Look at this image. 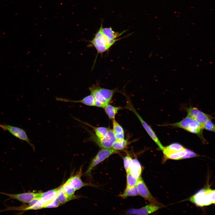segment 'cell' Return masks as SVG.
<instances>
[{
  "instance_id": "1",
  "label": "cell",
  "mask_w": 215,
  "mask_h": 215,
  "mask_svg": "<svg viewBox=\"0 0 215 215\" xmlns=\"http://www.w3.org/2000/svg\"><path fill=\"white\" fill-rule=\"evenodd\" d=\"M122 38H118L113 40H109L102 34L101 31V25L93 39L86 41L89 43L88 47H93L95 48L97 54H102L108 50L110 47L117 41Z\"/></svg>"
},
{
  "instance_id": "2",
  "label": "cell",
  "mask_w": 215,
  "mask_h": 215,
  "mask_svg": "<svg viewBox=\"0 0 215 215\" xmlns=\"http://www.w3.org/2000/svg\"><path fill=\"white\" fill-rule=\"evenodd\" d=\"M215 190L209 188L201 190L190 197L189 200L196 205L203 207L215 203Z\"/></svg>"
},
{
  "instance_id": "3",
  "label": "cell",
  "mask_w": 215,
  "mask_h": 215,
  "mask_svg": "<svg viewBox=\"0 0 215 215\" xmlns=\"http://www.w3.org/2000/svg\"><path fill=\"white\" fill-rule=\"evenodd\" d=\"M162 125L180 128L189 132L196 134L201 137H202V131L203 129L202 125L188 116L179 122Z\"/></svg>"
},
{
  "instance_id": "4",
  "label": "cell",
  "mask_w": 215,
  "mask_h": 215,
  "mask_svg": "<svg viewBox=\"0 0 215 215\" xmlns=\"http://www.w3.org/2000/svg\"><path fill=\"white\" fill-rule=\"evenodd\" d=\"M90 136L88 139L95 142L102 148H111L116 139L112 130L109 128L106 135L102 138L99 139L90 132Z\"/></svg>"
},
{
  "instance_id": "5",
  "label": "cell",
  "mask_w": 215,
  "mask_h": 215,
  "mask_svg": "<svg viewBox=\"0 0 215 215\" xmlns=\"http://www.w3.org/2000/svg\"><path fill=\"white\" fill-rule=\"evenodd\" d=\"M117 151L113 148H102L99 150L91 162L86 174L89 176L93 169L112 154L117 153Z\"/></svg>"
},
{
  "instance_id": "6",
  "label": "cell",
  "mask_w": 215,
  "mask_h": 215,
  "mask_svg": "<svg viewBox=\"0 0 215 215\" xmlns=\"http://www.w3.org/2000/svg\"><path fill=\"white\" fill-rule=\"evenodd\" d=\"M0 128L4 131H7L11 134L22 141L27 142L35 150V147L30 142L26 131L20 128L7 124L0 123Z\"/></svg>"
},
{
  "instance_id": "7",
  "label": "cell",
  "mask_w": 215,
  "mask_h": 215,
  "mask_svg": "<svg viewBox=\"0 0 215 215\" xmlns=\"http://www.w3.org/2000/svg\"><path fill=\"white\" fill-rule=\"evenodd\" d=\"M126 108L132 111L137 116L149 136L159 146V148L162 150L164 148V146L160 142L155 132L151 127L142 119L136 110L131 103L129 102L127 103Z\"/></svg>"
},
{
  "instance_id": "8",
  "label": "cell",
  "mask_w": 215,
  "mask_h": 215,
  "mask_svg": "<svg viewBox=\"0 0 215 215\" xmlns=\"http://www.w3.org/2000/svg\"><path fill=\"white\" fill-rule=\"evenodd\" d=\"M136 186L139 195L148 201L151 204L159 205H161L151 195L141 176L138 179Z\"/></svg>"
},
{
  "instance_id": "9",
  "label": "cell",
  "mask_w": 215,
  "mask_h": 215,
  "mask_svg": "<svg viewBox=\"0 0 215 215\" xmlns=\"http://www.w3.org/2000/svg\"><path fill=\"white\" fill-rule=\"evenodd\" d=\"M40 193L28 192L20 194H10L0 192V194L7 196L10 199L17 200L25 203H28L35 198L39 197Z\"/></svg>"
},
{
  "instance_id": "10",
  "label": "cell",
  "mask_w": 215,
  "mask_h": 215,
  "mask_svg": "<svg viewBox=\"0 0 215 215\" xmlns=\"http://www.w3.org/2000/svg\"><path fill=\"white\" fill-rule=\"evenodd\" d=\"M186 111L187 116L195 120L202 126L207 120H211L213 118L211 115L205 113L197 108L190 107L187 108Z\"/></svg>"
},
{
  "instance_id": "11",
  "label": "cell",
  "mask_w": 215,
  "mask_h": 215,
  "mask_svg": "<svg viewBox=\"0 0 215 215\" xmlns=\"http://www.w3.org/2000/svg\"><path fill=\"white\" fill-rule=\"evenodd\" d=\"M161 208V207L158 205L150 204L140 208L129 209L126 211V214L130 215H148L156 211Z\"/></svg>"
},
{
  "instance_id": "12",
  "label": "cell",
  "mask_w": 215,
  "mask_h": 215,
  "mask_svg": "<svg viewBox=\"0 0 215 215\" xmlns=\"http://www.w3.org/2000/svg\"><path fill=\"white\" fill-rule=\"evenodd\" d=\"M82 175V168H81L76 174L70 176L66 182L76 190H79L85 186L90 185V184L85 183L82 181L81 178Z\"/></svg>"
},
{
  "instance_id": "13",
  "label": "cell",
  "mask_w": 215,
  "mask_h": 215,
  "mask_svg": "<svg viewBox=\"0 0 215 215\" xmlns=\"http://www.w3.org/2000/svg\"><path fill=\"white\" fill-rule=\"evenodd\" d=\"M56 100L58 101L67 102L80 103L89 106H94L95 99L92 94H90L79 100H72L65 98L56 97Z\"/></svg>"
},
{
  "instance_id": "14",
  "label": "cell",
  "mask_w": 215,
  "mask_h": 215,
  "mask_svg": "<svg viewBox=\"0 0 215 215\" xmlns=\"http://www.w3.org/2000/svg\"><path fill=\"white\" fill-rule=\"evenodd\" d=\"M134 177L139 179L141 174L142 167L139 161L136 159H132L129 171Z\"/></svg>"
},
{
  "instance_id": "15",
  "label": "cell",
  "mask_w": 215,
  "mask_h": 215,
  "mask_svg": "<svg viewBox=\"0 0 215 215\" xmlns=\"http://www.w3.org/2000/svg\"><path fill=\"white\" fill-rule=\"evenodd\" d=\"M101 31L103 35L108 39L111 40L118 38L125 32L124 31L121 33L115 31L111 27H103L102 22L101 24Z\"/></svg>"
},
{
  "instance_id": "16",
  "label": "cell",
  "mask_w": 215,
  "mask_h": 215,
  "mask_svg": "<svg viewBox=\"0 0 215 215\" xmlns=\"http://www.w3.org/2000/svg\"><path fill=\"white\" fill-rule=\"evenodd\" d=\"M58 188H59L44 192L40 193L39 197L43 203L44 206L57 196Z\"/></svg>"
},
{
  "instance_id": "17",
  "label": "cell",
  "mask_w": 215,
  "mask_h": 215,
  "mask_svg": "<svg viewBox=\"0 0 215 215\" xmlns=\"http://www.w3.org/2000/svg\"><path fill=\"white\" fill-rule=\"evenodd\" d=\"M74 119L93 129L95 132V136L99 139L102 138L105 136L106 135L109 129V128L104 127H95L86 122L81 121L80 119L75 117H74Z\"/></svg>"
},
{
  "instance_id": "18",
  "label": "cell",
  "mask_w": 215,
  "mask_h": 215,
  "mask_svg": "<svg viewBox=\"0 0 215 215\" xmlns=\"http://www.w3.org/2000/svg\"><path fill=\"white\" fill-rule=\"evenodd\" d=\"M185 149L180 144L174 143L166 146L164 147L162 151L164 156H165L170 153L184 150Z\"/></svg>"
},
{
  "instance_id": "19",
  "label": "cell",
  "mask_w": 215,
  "mask_h": 215,
  "mask_svg": "<svg viewBox=\"0 0 215 215\" xmlns=\"http://www.w3.org/2000/svg\"><path fill=\"white\" fill-rule=\"evenodd\" d=\"M98 86L93 85L89 88V90L94 97L95 101L101 102L105 107L108 104L109 102L105 100L101 95L98 89Z\"/></svg>"
},
{
  "instance_id": "20",
  "label": "cell",
  "mask_w": 215,
  "mask_h": 215,
  "mask_svg": "<svg viewBox=\"0 0 215 215\" xmlns=\"http://www.w3.org/2000/svg\"><path fill=\"white\" fill-rule=\"evenodd\" d=\"M105 111L109 118L110 119H114L118 111L121 109L120 107H115L108 104L104 108Z\"/></svg>"
},
{
  "instance_id": "21",
  "label": "cell",
  "mask_w": 215,
  "mask_h": 215,
  "mask_svg": "<svg viewBox=\"0 0 215 215\" xmlns=\"http://www.w3.org/2000/svg\"><path fill=\"white\" fill-rule=\"evenodd\" d=\"M98 89L99 92L103 97L109 102L116 91L115 89L110 90L102 88L98 86Z\"/></svg>"
},
{
  "instance_id": "22",
  "label": "cell",
  "mask_w": 215,
  "mask_h": 215,
  "mask_svg": "<svg viewBox=\"0 0 215 215\" xmlns=\"http://www.w3.org/2000/svg\"><path fill=\"white\" fill-rule=\"evenodd\" d=\"M139 195L136 186L126 188L123 193L119 195V196L123 198L128 196H134Z\"/></svg>"
},
{
  "instance_id": "23",
  "label": "cell",
  "mask_w": 215,
  "mask_h": 215,
  "mask_svg": "<svg viewBox=\"0 0 215 215\" xmlns=\"http://www.w3.org/2000/svg\"><path fill=\"white\" fill-rule=\"evenodd\" d=\"M57 196L61 205L64 204L75 198L68 196L65 194L62 190L61 186L58 188Z\"/></svg>"
},
{
  "instance_id": "24",
  "label": "cell",
  "mask_w": 215,
  "mask_h": 215,
  "mask_svg": "<svg viewBox=\"0 0 215 215\" xmlns=\"http://www.w3.org/2000/svg\"><path fill=\"white\" fill-rule=\"evenodd\" d=\"M128 144V141L124 139H116L112 148L116 150H122L125 148Z\"/></svg>"
},
{
  "instance_id": "25",
  "label": "cell",
  "mask_w": 215,
  "mask_h": 215,
  "mask_svg": "<svg viewBox=\"0 0 215 215\" xmlns=\"http://www.w3.org/2000/svg\"><path fill=\"white\" fill-rule=\"evenodd\" d=\"M186 153V149L180 151L172 153L164 156L165 160L168 159H172L175 160H180L182 159V157Z\"/></svg>"
},
{
  "instance_id": "26",
  "label": "cell",
  "mask_w": 215,
  "mask_h": 215,
  "mask_svg": "<svg viewBox=\"0 0 215 215\" xmlns=\"http://www.w3.org/2000/svg\"><path fill=\"white\" fill-rule=\"evenodd\" d=\"M61 187L64 192L67 196L75 197L74 194L76 190L68 183L66 182Z\"/></svg>"
},
{
  "instance_id": "27",
  "label": "cell",
  "mask_w": 215,
  "mask_h": 215,
  "mask_svg": "<svg viewBox=\"0 0 215 215\" xmlns=\"http://www.w3.org/2000/svg\"><path fill=\"white\" fill-rule=\"evenodd\" d=\"M138 179L133 176L128 171L127 172L126 180L127 184L126 187H130L136 186Z\"/></svg>"
},
{
  "instance_id": "28",
  "label": "cell",
  "mask_w": 215,
  "mask_h": 215,
  "mask_svg": "<svg viewBox=\"0 0 215 215\" xmlns=\"http://www.w3.org/2000/svg\"><path fill=\"white\" fill-rule=\"evenodd\" d=\"M113 129L114 134L124 133L122 127L116 121L115 119L113 121Z\"/></svg>"
},
{
  "instance_id": "29",
  "label": "cell",
  "mask_w": 215,
  "mask_h": 215,
  "mask_svg": "<svg viewBox=\"0 0 215 215\" xmlns=\"http://www.w3.org/2000/svg\"><path fill=\"white\" fill-rule=\"evenodd\" d=\"M60 204L57 196H56L51 201L47 204L44 208H56L59 207Z\"/></svg>"
},
{
  "instance_id": "30",
  "label": "cell",
  "mask_w": 215,
  "mask_h": 215,
  "mask_svg": "<svg viewBox=\"0 0 215 215\" xmlns=\"http://www.w3.org/2000/svg\"><path fill=\"white\" fill-rule=\"evenodd\" d=\"M202 127L203 129L214 132L215 131V125L211 120L207 121L202 125Z\"/></svg>"
},
{
  "instance_id": "31",
  "label": "cell",
  "mask_w": 215,
  "mask_h": 215,
  "mask_svg": "<svg viewBox=\"0 0 215 215\" xmlns=\"http://www.w3.org/2000/svg\"><path fill=\"white\" fill-rule=\"evenodd\" d=\"M132 159L131 157L129 155H126L123 158L124 167L126 172L129 170Z\"/></svg>"
},
{
  "instance_id": "32",
  "label": "cell",
  "mask_w": 215,
  "mask_h": 215,
  "mask_svg": "<svg viewBox=\"0 0 215 215\" xmlns=\"http://www.w3.org/2000/svg\"><path fill=\"white\" fill-rule=\"evenodd\" d=\"M186 153L182 159H188L198 156L196 153L190 150L186 149Z\"/></svg>"
},
{
  "instance_id": "33",
  "label": "cell",
  "mask_w": 215,
  "mask_h": 215,
  "mask_svg": "<svg viewBox=\"0 0 215 215\" xmlns=\"http://www.w3.org/2000/svg\"><path fill=\"white\" fill-rule=\"evenodd\" d=\"M114 135L116 139H123L124 138V133H122Z\"/></svg>"
}]
</instances>
